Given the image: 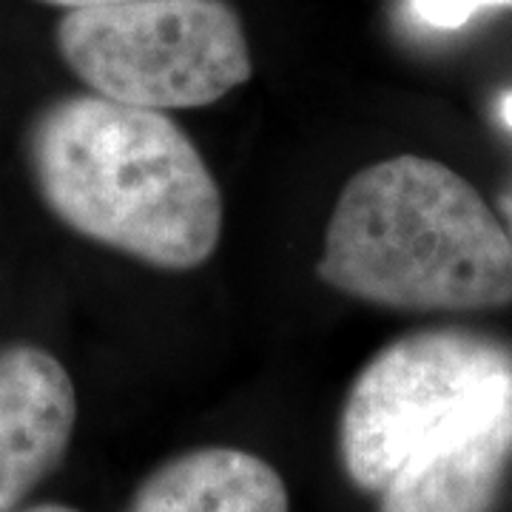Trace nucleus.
Returning a JSON list of instances; mask_svg holds the SVG:
<instances>
[{
	"instance_id": "obj_1",
	"label": "nucleus",
	"mask_w": 512,
	"mask_h": 512,
	"mask_svg": "<svg viewBox=\"0 0 512 512\" xmlns=\"http://www.w3.org/2000/svg\"><path fill=\"white\" fill-rule=\"evenodd\" d=\"M339 453L382 512H490L512 461V350L470 330L396 339L350 387Z\"/></svg>"
},
{
	"instance_id": "obj_2",
	"label": "nucleus",
	"mask_w": 512,
	"mask_h": 512,
	"mask_svg": "<svg viewBox=\"0 0 512 512\" xmlns=\"http://www.w3.org/2000/svg\"><path fill=\"white\" fill-rule=\"evenodd\" d=\"M37 185L77 234L165 271L217 251L222 197L194 143L163 111L72 97L32 137Z\"/></svg>"
},
{
	"instance_id": "obj_3",
	"label": "nucleus",
	"mask_w": 512,
	"mask_h": 512,
	"mask_svg": "<svg viewBox=\"0 0 512 512\" xmlns=\"http://www.w3.org/2000/svg\"><path fill=\"white\" fill-rule=\"evenodd\" d=\"M319 276L396 311H495L512 302V237L458 171L402 154L345 185Z\"/></svg>"
},
{
	"instance_id": "obj_4",
	"label": "nucleus",
	"mask_w": 512,
	"mask_h": 512,
	"mask_svg": "<svg viewBox=\"0 0 512 512\" xmlns=\"http://www.w3.org/2000/svg\"><path fill=\"white\" fill-rule=\"evenodd\" d=\"M60 55L100 97L140 109H200L251 77L242 20L225 0H128L74 9Z\"/></svg>"
},
{
	"instance_id": "obj_5",
	"label": "nucleus",
	"mask_w": 512,
	"mask_h": 512,
	"mask_svg": "<svg viewBox=\"0 0 512 512\" xmlns=\"http://www.w3.org/2000/svg\"><path fill=\"white\" fill-rule=\"evenodd\" d=\"M74 421V384L52 353L0 350V512L15 510L60 464Z\"/></svg>"
},
{
	"instance_id": "obj_6",
	"label": "nucleus",
	"mask_w": 512,
	"mask_h": 512,
	"mask_svg": "<svg viewBox=\"0 0 512 512\" xmlns=\"http://www.w3.org/2000/svg\"><path fill=\"white\" fill-rule=\"evenodd\" d=\"M128 512H291V498L265 458L237 447H202L157 467Z\"/></svg>"
},
{
	"instance_id": "obj_7",
	"label": "nucleus",
	"mask_w": 512,
	"mask_h": 512,
	"mask_svg": "<svg viewBox=\"0 0 512 512\" xmlns=\"http://www.w3.org/2000/svg\"><path fill=\"white\" fill-rule=\"evenodd\" d=\"M484 9H512V0H407L410 18L430 29H461Z\"/></svg>"
},
{
	"instance_id": "obj_8",
	"label": "nucleus",
	"mask_w": 512,
	"mask_h": 512,
	"mask_svg": "<svg viewBox=\"0 0 512 512\" xmlns=\"http://www.w3.org/2000/svg\"><path fill=\"white\" fill-rule=\"evenodd\" d=\"M55 6H66L69 12L74 9H97V6H114V3H128V0H46Z\"/></svg>"
},
{
	"instance_id": "obj_9",
	"label": "nucleus",
	"mask_w": 512,
	"mask_h": 512,
	"mask_svg": "<svg viewBox=\"0 0 512 512\" xmlns=\"http://www.w3.org/2000/svg\"><path fill=\"white\" fill-rule=\"evenodd\" d=\"M498 217H501L504 228L510 231V237H512V180L507 183V188L501 191V200H498Z\"/></svg>"
},
{
	"instance_id": "obj_10",
	"label": "nucleus",
	"mask_w": 512,
	"mask_h": 512,
	"mask_svg": "<svg viewBox=\"0 0 512 512\" xmlns=\"http://www.w3.org/2000/svg\"><path fill=\"white\" fill-rule=\"evenodd\" d=\"M498 114H501V123H504L507 128H512V92H507L504 97H501Z\"/></svg>"
},
{
	"instance_id": "obj_11",
	"label": "nucleus",
	"mask_w": 512,
	"mask_h": 512,
	"mask_svg": "<svg viewBox=\"0 0 512 512\" xmlns=\"http://www.w3.org/2000/svg\"><path fill=\"white\" fill-rule=\"evenodd\" d=\"M26 512H77L72 507H60V504H43V507H32V510Z\"/></svg>"
}]
</instances>
